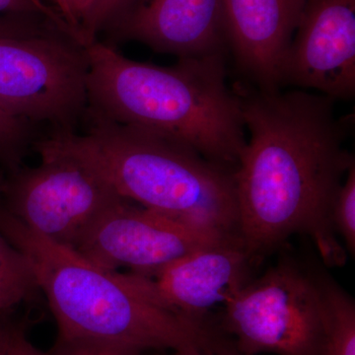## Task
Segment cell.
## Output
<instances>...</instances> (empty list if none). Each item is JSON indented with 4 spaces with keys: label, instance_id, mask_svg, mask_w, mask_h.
<instances>
[{
    "label": "cell",
    "instance_id": "603a6c76",
    "mask_svg": "<svg viewBox=\"0 0 355 355\" xmlns=\"http://www.w3.org/2000/svg\"><path fill=\"white\" fill-rule=\"evenodd\" d=\"M173 355H243L236 350L220 352H205L202 350L196 349L193 347H184V349L176 350Z\"/></svg>",
    "mask_w": 355,
    "mask_h": 355
},
{
    "label": "cell",
    "instance_id": "e0dca14e",
    "mask_svg": "<svg viewBox=\"0 0 355 355\" xmlns=\"http://www.w3.org/2000/svg\"><path fill=\"white\" fill-rule=\"evenodd\" d=\"M29 123L0 107V161L12 170L19 167L22 154L30 141Z\"/></svg>",
    "mask_w": 355,
    "mask_h": 355
},
{
    "label": "cell",
    "instance_id": "277c9868",
    "mask_svg": "<svg viewBox=\"0 0 355 355\" xmlns=\"http://www.w3.org/2000/svg\"><path fill=\"white\" fill-rule=\"evenodd\" d=\"M90 116L87 132H55L32 147L67 154L120 197L187 225L238 235L233 171L153 133Z\"/></svg>",
    "mask_w": 355,
    "mask_h": 355
},
{
    "label": "cell",
    "instance_id": "7402d4cb",
    "mask_svg": "<svg viewBox=\"0 0 355 355\" xmlns=\"http://www.w3.org/2000/svg\"><path fill=\"white\" fill-rule=\"evenodd\" d=\"M15 330L16 328L4 324L0 320V355L8 354L9 345H10L11 338H12Z\"/></svg>",
    "mask_w": 355,
    "mask_h": 355
},
{
    "label": "cell",
    "instance_id": "8992f818",
    "mask_svg": "<svg viewBox=\"0 0 355 355\" xmlns=\"http://www.w3.org/2000/svg\"><path fill=\"white\" fill-rule=\"evenodd\" d=\"M222 328L243 355H321L323 304L314 273L286 258L223 308Z\"/></svg>",
    "mask_w": 355,
    "mask_h": 355
},
{
    "label": "cell",
    "instance_id": "ac0fdd59",
    "mask_svg": "<svg viewBox=\"0 0 355 355\" xmlns=\"http://www.w3.org/2000/svg\"><path fill=\"white\" fill-rule=\"evenodd\" d=\"M144 352L114 343L90 340H58L48 355H139Z\"/></svg>",
    "mask_w": 355,
    "mask_h": 355
},
{
    "label": "cell",
    "instance_id": "4fadbf2b",
    "mask_svg": "<svg viewBox=\"0 0 355 355\" xmlns=\"http://www.w3.org/2000/svg\"><path fill=\"white\" fill-rule=\"evenodd\" d=\"M323 304L321 355H355V302L326 273H314Z\"/></svg>",
    "mask_w": 355,
    "mask_h": 355
},
{
    "label": "cell",
    "instance_id": "44dd1931",
    "mask_svg": "<svg viewBox=\"0 0 355 355\" xmlns=\"http://www.w3.org/2000/svg\"><path fill=\"white\" fill-rule=\"evenodd\" d=\"M7 355H48V354H44L42 350L37 349L28 340L27 336L25 335V331L16 328L12 338H11Z\"/></svg>",
    "mask_w": 355,
    "mask_h": 355
},
{
    "label": "cell",
    "instance_id": "6da1fadb",
    "mask_svg": "<svg viewBox=\"0 0 355 355\" xmlns=\"http://www.w3.org/2000/svg\"><path fill=\"white\" fill-rule=\"evenodd\" d=\"M238 94L250 137L233 180L247 253L256 261L291 236L305 234L327 265H342L331 209L354 158L335 101L301 89Z\"/></svg>",
    "mask_w": 355,
    "mask_h": 355
},
{
    "label": "cell",
    "instance_id": "30bf717a",
    "mask_svg": "<svg viewBox=\"0 0 355 355\" xmlns=\"http://www.w3.org/2000/svg\"><path fill=\"white\" fill-rule=\"evenodd\" d=\"M254 263L239 236H232L187 254L150 279L166 305L193 321L210 324V311L225 307L252 280Z\"/></svg>",
    "mask_w": 355,
    "mask_h": 355
},
{
    "label": "cell",
    "instance_id": "cb8c5ba5",
    "mask_svg": "<svg viewBox=\"0 0 355 355\" xmlns=\"http://www.w3.org/2000/svg\"><path fill=\"white\" fill-rule=\"evenodd\" d=\"M2 183H3V181H1V180H0V190H1Z\"/></svg>",
    "mask_w": 355,
    "mask_h": 355
},
{
    "label": "cell",
    "instance_id": "9c48e42d",
    "mask_svg": "<svg viewBox=\"0 0 355 355\" xmlns=\"http://www.w3.org/2000/svg\"><path fill=\"white\" fill-rule=\"evenodd\" d=\"M282 85L336 100L355 95V0H306Z\"/></svg>",
    "mask_w": 355,
    "mask_h": 355
},
{
    "label": "cell",
    "instance_id": "ffe728a7",
    "mask_svg": "<svg viewBox=\"0 0 355 355\" xmlns=\"http://www.w3.org/2000/svg\"><path fill=\"white\" fill-rule=\"evenodd\" d=\"M141 0H100L93 19V34L97 37L98 33L105 26L116 22L125 13L135 8Z\"/></svg>",
    "mask_w": 355,
    "mask_h": 355
},
{
    "label": "cell",
    "instance_id": "2e32d148",
    "mask_svg": "<svg viewBox=\"0 0 355 355\" xmlns=\"http://www.w3.org/2000/svg\"><path fill=\"white\" fill-rule=\"evenodd\" d=\"M331 223L336 234L342 237L350 254L355 253V164L349 168L347 177L336 193Z\"/></svg>",
    "mask_w": 355,
    "mask_h": 355
},
{
    "label": "cell",
    "instance_id": "7c38bea8",
    "mask_svg": "<svg viewBox=\"0 0 355 355\" xmlns=\"http://www.w3.org/2000/svg\"><path fill=\"white\" fill-rule=\"evenodd\" d=\"M121 39L178 58L224 53L222 0H148L116 21Z\"/></svg>",
    "mask_w": 355,
    "mask_h": 355
},
{
    "label": "cell",
    "instance_id": "5b68a950",
    "mask_svg": "<svg viewBox=\"0 0 355 355\" xmlns=\"http://www.w3.org/2000/svg\"><path fill=\"white\" fill-rule=\"evenodd\" d=\"M86 49L51 21L0 19V107L17 118L74 132L87 112Z\"/></svg>",
    "mask_w": 355,
    "mask_h": 355
},
{
    "label": "cell",
    "instance_id": "7a4b0ae2",
    "mask_svg": "<svg viewBox=\"0 0 355 355\" xmlns=\"http://www.w3.org/2000/svg\"><path fill=\"white\" fill-rule=\"evenodd\" d=\"M85 49L88 116L146 130L234 170L246 128L240 96L226 81L224 53L158 67L101 42Z\"/></svg>",
    "mask_w": 355,
    "mask_h": 355
},
{
    "label": "cell",
    "instance_id": "8fae6325",
    "mask_svg": "<svg viewBox=\"0 0 355 355\" xmlns=\"http://www.w3.org/2000/svg\"><path fill=\"white\" fill-rule=\"evenodd\" d=\"M305 2L222 0L226 41L238 67L258 90H280L284 60Z\"/></svg>",
    "mask_w": 355,
    "mask_h": 355
},
{
    "label": "cell",
    "instance_id": "5bb4252c",
    "mask_svg": "<svg viewBox=\"0 0 355 355\" xmlns=\"http://www.w3.org/2000/svg\"><path fill=\"white\" fill-rule=\"evenodd\" d=\"M37 291L29 261L0 231V317Z\"/></svg>",
    "mask_w": 355,
    "mask_h": 355
},
{
    "label": "cell",
    "instance_id": "52a82bcc",
    "mask_svg": "<svg viewBox=\"0 0 355 355\" xmlns=\"http://www.w3.org/2000/svg\"><path fill=\"white\" fill-rule=\"evenodd\" d=\"M36 167H17L0 193L6 212L42 237L74 246L103 212L123 200L90 166L67 154L34 147Z\"/></svg>",
    "mask_w": 355,
    "mask_h": 355
},
{
    "label": "cell",
    "instance_id": "ba28073f",
    "mask_svg": "<svg viewBox=\"0 0 355 355\" xmlns=\"http://www.w3.org/2000/svg\"><path fill=\"white\" fill-rule=\"evenodd\" d=\"M227 237L232 236L191 227L123 198L91 224L73 250L105 270L127 266L153 277L187 254Z\"/></svg>",
    "mask_w": 355,
    "mask_h": 355
},
{
    "label": "cell",
    "instance_id": "d4e9b609",
    "mask_svg": "<svg viewBox=\"0 0 355 355\" xmlns=\"http://www.w3.org/2000/svg\"><path fill=\"white\" fill-rule=\"evenodd\" d=\"M142 354H139V355H142Z\"/></svg>",
    "mask_w": 355,
    "mask_h": 355
},
{
    "label": "cell",
    "instance_id": "9a60e30c",
    "mask_svg": "<svg viewBox=\"0 0 355 355\" xmlns=\"http://www.w3.org/2000/svg\"><path fill=\"white\" fill-rule=\"evenodd\" d=\"M50 6L77 43L87 48L97 41L92 24L100 0H49Z\"/></svg>",
    "mask_w": 355,
    "mask_h": 355
},
{
    "label": "cell",
    "instance_id": "d6986e66",
    "mask_svg": "<svg viewBox=\"0 0 355 355\" xmlns=\"http://www.w3.org/2000/svg\"><path fill=\"white\" fill-rule=\"evenodd\" d=\"M0 13L10 14V15L38 16L51 21L69 35L67 27L58 17L57 12L44 0H0Z\"/></svg>",
    "mask_w": 355,
    "mask_h": 355
},
{
    "label": "cell",
    "instance_id": "3957f363",
    "mask_svg": "<svg viewBox=\"0 0 355 355\" xmlns=\"http://www.w3.org/2000/svg\"><path fill=\"white\" fill-rule=\"evenodd\" d=\"M0 231L29 261L57 322L58 340H98L139 352L230 349L211 324L193 321L166 305L150 277L100 268L71 248L33 232L3 210Z\"/></svg>",
    "mask_w": 355,
    "mask_h": 355
}]
</instances>
